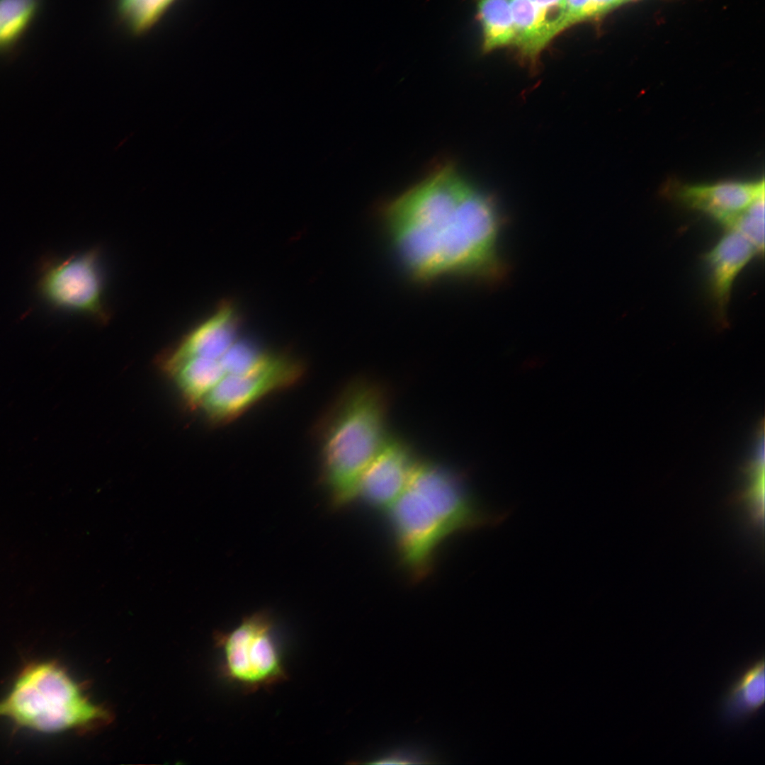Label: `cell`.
Masks as SVG:
<instances>
[{
    "label": "cell",
    "mask_w": 765,
    "mask_h": 765,
    "mask_svg": "<svg viewBox=\"0 0 765 765\" xmlns=\"http://www.w3.org/2000/svg\"><path fill=\"white\" fill-rule=\"evenodd\" d=\"M380 217L398 263L418 283L495 273L497 210L452 164L385 204Z\"/></svg>",
    "instance_id": "6da1fadb"
},
{
    "label": "cell",
    "mask_w": 765,
    "mask_h": 765,
    "mask_svg": "<svg viewBox=\"0 0 765 765\" xmlns=\"http://www.w3.org/2000/svg\"><path fill=\"white\" fill-rule=\"evenodd\" d=\"M403 566L414 577L426 575L434 552L453 533L492 526L507 513L481 509L456 470L419 460L408 484L387 510Z\"/></svg>",
    "instance_id": "7a4b0ae2"
},
{
    "label": "cell",
    "mask_w": 765,
    "mask_h": 765,
    "mask_svg": "<svg viewBox=\"0 0 765 765\" xmlns=\"http://www.w3.org/2000/svg\"><path fill=\"white\" fill-rule=\"evenodd\" d=\"M390 390L368 377L352 380L329 409L322 426V477L333 502L357 497L361 477L388 435Z\"/></svg>",
    "instance_id": "3957f363"
},
{
    "label": "cell",
    "mask_w": 765,
    "mask_h": 765,
    "mask_svg": "<svg viewBox=\"0 0 765 765\" xmlns=\"http://www.w3.org/2000/svg\"><path fill=\"white\" fill-rule=\"evenodd\" d=\"M0 716L41 732H57L108 720L102 708L90 702L58 665L40 662L18 676L0 701Z\"/></svg>",
    "instance_id": "277c9868"
},
{
    "label": "cell",
    "mask_w": 765,
    "mask_h": 765,
    "mask_svg": "<svg viewBox=\"0 0 765 765\" xmlns=\"http://www.w3.org/2000/svg\"><path fill=\"white\" fill-rule=\"evenodd\" d=\"M227 680L246 691L283 682L287 679L273 624L266 613L246 617L232 630L216 635Z\"/></svg>",
    "instance_id": "5b68a950"
},
{
    "label": "cell",
    "mask_w": 765,
    "mask_h": 765,
    "mask_svg": "<svg viewBox=\"0 0 765 765\" xmlns=\"http://www.w3.org/2000/svg\"><path fill=\"white\" fill-rule=\"evenodd\" d=\"M41 296L53 307L106 323L110 312L105 300V280L98 252L89 250L53 261L38 281Z\"/></svg>",
    "instance_id": "8992f818"
},
{
    "label": "cell",
    "mask_w": 765,
    "mask_h": 765,
    "mask_svg": "<svg viewBox=\"0 0 765 765\" xmlns=\"http://www.w3.org/2000/svg\"><path fill=\"white\" fill-rule=\"evenodd\" d=\"M304 373L293 358L271 353L259 368L225 375L202 402L205 416L215 424L227 423L267 395L295 385Z\"/></svg>",
    "instance_id": "52a82bcc"
},
{
    "label": "cell",
    "mask_w": 765,
    "mask_h": 765,
    "mask_svg": "<svg viewBox=\"0 0 765 765\" xmlns=\"http://www.w3.org/2000/svg\"><path fill=\"white\" fill-rule=\"evenodd\" d=\"M418 461L407 442L388 434L361 477L357 497L387 511L406 488Z\"/></svg>",
    "instance_id": "ba28073f"
},
{
    "label": "cell",
    "mask_w": 765,
    "mask_h": 765,
    "mask_svg": "<svg viewBox=\"0 0 765 765\" xmlns=\"http://www.w3.org/2000/svg\"><path fill=\"white\" fill-rule=\"evenodd\" d=\"M686 205L703 211L720 223L747 208L764 194V180L721 181L711 184L679 185L673 193Z\"/></svg>",
    "instance_id": "9c48e42d"
},
{
    "label": "cell",
    "mask_w": 765,
    "mask_h": 765,
    "mask_svg": "<svg viewBox=\"0 0 765 765\" xmlns=\"http://www.w3.org/2000/svg\"><path fill=\"white\" fill-rule=\"evenodd\" d=\"M756 248L740 234L729 231L706 255L710 291L717 317L726 324V312L735 279L755 254Z\"/></svg>",
    "instance_id": "30bf717a"
},
{
    "label": "cell",
    "mask_w": 765,
    "mask_h": 765,
    "mask_svg": "<svg viewBox=\"0 0 765 765\" xmlns=\"http://www.w3.org/2000/svg\"><path fill=\"white\" fill-rule=\"evenodd\" d=\"M239 320L230 303L222 304L210 317L191 330L163 363L190 357L220 359L237 339Z\"/></svg>",
    "instance_id": "8fae6325"
},
{
    "label": "cell",
    "mask_w": 765,
    "mask_h": 765,
    "mask_svg": "<svg viewBox=\"0 0 765 765\" xmlns=\"http://www.w3.org/2000/svg\"><path fill=\"white\" fill-rule=\"evenodd\" d=\"M764 658L746 668L734 681L722 698L721 713L732 723L742 722L753 716L765 700Z\"/></svg>",
    "instance_id": "7c38bea8"
},
{
    "label": "cell",
    "mask_w": 765,
    "mask_h": 765,
    "mask_svg": "<svg viewBox=\"0 0 765 765\" xmlns=\"http://www.w3.org/2000/svg\"><path fill=\"white\" fill-rule=\"evenodd\" d=\"M164 368L174 378L193 408L200 407L205 397L226 375L219 359L203 357L164 363Z\"/></svg>",
    "instance_id": "4fadbf2b"
},
{
    "label": "cell",
    "mask_w": 765,
    "mask_h": 765,
    "mask_svg": "<svg viewBox=\"0 0 765 765\" xmlns=\"http://www.w3.org/2000/svg\"><path fill=\"white\" fill-rule=\"evenodd\" d=\"M514 28L513 44L533 60L552 39L537 7L531 0H509Z\"/></svg>",
    "instance_id": "5bb4252c"
},
{
    "label": "cell",
    "mask_w": 765,
    "mask_h": 765,
    "mask_svg": "<svg viewBox=\"0 0 765 765\" xmlns=\"http://www.w3.org/2000/svg\"><path fill=\"white\" fill-rule=\"evenodd\" d=\"M477 13L484 52L513 44L515 33L509 0H480Z\"/></svg>",
    "instance_id": "9a60e30c"
},
{
    "label": "cell",
    "mask_w": 765,
    "mask_h": 765,
    "mask_svg": "<svg viewBox=\"0 0 765 765\" xmlns=\"http://www.w3.org/2000/svg\"><path fill=\"white\" fill-rule=\"evenodd\" d=\"M40 0H0V50L11 47L28 28Z\"/></svg>",
    "instance_id": "2e32d148"
},
{
    "label": "cell",
    "mask_w": 765,
    "mask_h": 765,
    "mask_svg": "<svg viewBox=\"0 0 765 765\" xmlns=\"http://www.w3.org/2000/svg\"><path fill=\"white\" fill-rule=\"evenodd\" d=\"M175 0H115L120 21L135 35L150 29Z\"/></svg>",
    "instance_id": "e0dca14e"
},
{
    "label": "cell",
    "mask_w": 765,
    "mask_h": 765,
    "mask_svg": "<svg viewBox=\"0 0 765 765\" xmlns=\"http://www.w3.org/2000/svg\"><path fill=\"white\" fill-rule=\"evenodd\" d=\"M729 231L735 232L747 239L756 249H764V194L757 198L744 210L720 222Z\"/></svg>",
    "instance_id": "ac0fdd59"
},
{
    "label": "cell",
    "mask_w": 765,
    "mask_h": 765,
    "mask_svg": "<svg viewBox=\"0 0 765 765\" xmlns=\"http://www.w3.org/2000/svg\"><path fill=\"white\" fill-rule=\"evenodd\" d=\"M271 354L249 340L237 339L219 361L226 375H238L259 368Z\"/></svg>",
    "instance_id": "d6986e66"
},
{
    "label": "cell",
    "mask_w": 765,
    "mask_h": 765,
    "mask_svg": "<svg viewBox=\"0 0 765 765\" xmlns=\"http://www.w3.org/2000/svg\"><path fill=\"white\" fill-rule=\"evenodd\" d=\"M537 7L552 38L565 28V0H531Z\"/></svg>",
    "instance_id": "ffe728a7"
},
{
    "label": "cell",
    "mask_w": 765,
    "mask_h": 765,
    "mask_svg": "<svg viewBox=\"0 0 765 765\" xmlns=\"http://www.w3.org/2000/svg\"><path fill=\"white\" fill-rule=\"evenodd\" d=\"M597 16L592 0H565V27Z\"/></svg>",
    "instance_id": "44dd1931"
},
{
    "label": "cell",
    "mask_w": 765,
    "mask_h": 765,
    "mask_svg": "<svg viewBox=\"0 0 765 765\" xmlns=\"http://www.w3.org/2000/svg\"><path fill=\"white\" fill-rule=\"evenodd\" d=\"M627 0H592L597 16L604 13L626 1Z\"/></svg>",
    "instance_id": "7402d4cb"
},
{
    "label": "cell",
    "mask_w": 765,
    "mask_h": 765,
    "mask_svg": "<svg viewBox=\"0 0 765 765\" xmlns=\"http://www.w3.org/2000/svg\"><path fill=\"white\" fill-rule=\"evenodd\" d=\"M627 1H630V0H627Z\"/></svg>",
    "instance_id": "603a6c76"
}]
</instances>
